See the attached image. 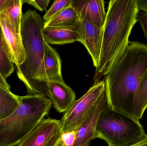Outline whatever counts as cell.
I'll list each match as a JSON object with an SVG mask.
<instances>
[{"label": "cell", "instance_id": "9a60e30c", "mask_svg": "<svg viewBox=\"0 0 147 146\" xmlns=\"http://www.w3.org/2000/svg\"><path fill=\"white\" fill-rule=\"evenodd\" d=\"M81 20L79 13L71 6L62 10L48 21L45 22L44 27L75 28Z\"/></svg>", "mask_w": 147, "mask_h": 146}, {"label": "cell", "instance_id": "603a6c76", "mask_svg": "<svg viewBox=\"0 0 147 146\" xmlns=\"http://www.w3.org/2000/svg\"><path fill=\"white\" fill-rule=\"evenodd\" d=\"M137 21L141 25L144 35L147 39V14L142 11H139L137 14Z\"/></svg>", "mask_w": 147, "mask_h": 146}, {"label": "cell", "instance_id": "9c48e42d", "mask_svg": "<svg viewBox=\"0 0 147 146\" xmlns=\"http://www.w3.org/2000/svg\"><path fill=\"white\" fill-rule=\"evenodd\" d=\"M77 28L83 38L82 44L88 51L96 68L102 49L103 29L83 20L77 24Z\"/></svg>", "mask_w": 147, "mask_h": 146}, {"label": "cell", "instance_id": "ffe728a7", "mask_svg": "<svg viewBox=\"0 0 147 146\" xmlns=\"http://www.w3.org/2000/svg\"><path fill=\"white\" fill-rule=\"evenodd\" d=\"M73 0H55L50 9L43 16L44 21H48L56 15L68 7L71 6Z\"/></svg>", "mask_w": 147, "mask_h": 146}, {"label": "cell", "instance_id": "44dd1931", "mask_svg": "<svg viewBox=\"0 0 147 146\" xmlns=\"http://www.w3.org/2000/svg\"><path fill=\"white\" fill-rule=\"evenodd\" d=\"M76 130L63 133L58 146H73L76 140Z\"/></svg>", "mask_w": 147, "mask_h": 146}, {"label": "cell", "instance_id": "2e32d148", "mask_svg": "<svg viewBox=\"0 0 147 146\" xmlns=\"http://www.w3.org/2000/svg\"><path fill=\"white\" fill-rule=\"evenodd\" d=\"M22 0H7L1 12L3 13L17 32L21 33Z\"/></svg>", "mask_w": 147, "mask_h": 146}, {"label": "cell", "instance_id": "d6986e66", "mask_svg": "<svg viewBox=\"0 0 147 146\" xmlns=\"http://www.w3.org/2000/svg\"><path fill=\"white\" fill-rule=\"evenodd\" d=\"M14 68L13 63L9 60L3 49L0 26V73L6 79L13 73Z\"/></svg>", "mask_w": 147, "mask_h": 146}, {"label": "cell", "instance_id": "277c9868", "mask_svg": "<svg viewBox=\"0 0 147 146\" xmlns=\"http://www.w3.org/2000/svg\"><path fill=\"white\" fill-rule=\"evenodd\" d=\"M52 104L45 95L20 96L19 107L0 120V146H18L45 120Z\"/></svg>", "mask_w": 147, "mask_h": 146}, {"label": "cell", "instance_id": "30bf717a", "mask_svg": "<svg viewBox=\"0 0 147 146\" xmlns=\"http://www.w3.org/2000/svg\"><path fill=\"white\" fill-rule=\"evenodd\" d=\"M71 6L79 13L81 20L91 22L100 28L106 17L103 0H73Z\"/></svg>", "mask_w": 147, "mask_h": 146}, {"label": "cell", "instance_id": "5b68a950", "mask_svg": "<svg viewBox=\"0 0 147 146\" xmlns=\"http://www.w3.org/2000/svg\"><path fill=\"white\" fill-rule=\"evenodd\" d=\"M147 135L140 121L107 106L99 116L96 138L109 146H125L138 142Z\"/></svg>", "mask_w": 147, "mask_h": 146}, {"label": "cell", "instance_id": "7402d4cb", "mask_svg": "<svg viewBox=\"0 0 147 146\" xmlns=\"http://www.w3.org/2000/svg\"><path fill=\"white\" fill-rule=\"evenodd\" d=\"M23 3H26L40 11L46 10L50 1L49 0H22Z\"/></svg>", "mask_w": 147, "mask_h": 146}, {"label": "cell", "instance_id": "5bb4252c", "mask_svg": "<svg viewBox=\"0 0 147 146\" xmlns=\"http://www.w3.org/2000/svg\"><path fill=\"white\" fill-rule=\"evenodd\" d=\"M44 65L48 81L64 82L62 74V61L55 49L44 41Z\"/></svg>", "mask_w": 147, "mask_h": 146}, {"label": "cell", "instance_id": "8992f818", "mask_svg": "<svg viewBox=\"0 0 147 146\" xmlns=\"http://www.w3.org/2000/svg\"><path fill=\"white\" fill-rule=\"evenodd\" d=\"M105 93V80L96 81L85 94L75 100L60 120L63 133L76 131L91 115Z\"/></svg>", "mask_w": 147, "mask_h": 146}, {"label": "cell", "instance_id": "3957f363", "mask_svg": "<svg viewBox=\"0 0 147 146\" xmlns=\"http://www.w3.org/2000/svg\"><path fill=\"white\" fill-rule=\"evenodd\" d=\"M43 18L35 10L28 9L22 16L21 36L26 52L25 61L17 67V75L26 86L28 95L47 96L48 83L44 65Z\"/></svg>", "mask_w": 147, "mask_h": 146}, {"label": "cell", "instance_id": "52a82bcc", "mask_svg": "<svg viewBox=\"0 0 147 146\" xmlns=\"http://www.w3.org/2000/svg\"><path fill=\"white\" fill-rule=\"evenodd\" d=\"M62 133L60 120L45 119L18 146H58Z\"/></svg>", "mask_w": 147, "mask_h": 146}, {"label": "cell", "instance_id": "ba28073f", "mask_svg": "<svg viewBox=\"0 0 147 146\" xmlns=\"http://www.w3.org/2000/svg\"><path fill=\"white\" fill-rule=\"evenodd\" d=\"M0 26L3 45L9 60L17 67L22 64L26 58L21 33L12 25L7 16L0 12Z\"/></svg>", "mask_w": 147, "mask_h": 146}, {"label": "cell", "instance_id": "ac0fdd59", "mask_svg": "<svg viewBox=\"0 0 147 146\" xmlns=\"http://www.w3.org/2000/svg\"><path fill=\"white\" fill-rule=\"evenodd\" d=\"M20 104V96L0 86V120L14 112Z\"/></svg>", "mask_w": 147, "mask_h": 146}, {"label": "cell", "instance_id": "7a4b0ae2", "mask_svg": "<svg viewBox=\"0 0 147 146\" xmlns=\"http://www.w3.org/2000/svg\"><path fill=\"white\" fill-rule=\"evenodd\" d=\"M136 0H111L104 25L102 49L96 74L106 75L129 45V39L137 21Z\"/></svg>", "mask_w": 147, "mask_h": 146}, {"label": "cell", "instance_id": "6da1fadb", "mask_svg": "<svg viewBox=\"0 0 147 146\" xmlns=\"http://www.w3.org/2000/svg\"><path fill=\"white\" fill-rule=\"evenodd\" d=\"M147 73V45L132 42L106 75L105 93L108 106L135 118L134 96L140 81Z\"/></svg>", "mask_w": 147, "mask_h": 146}, {"label": "cell", "instance_id": "e0dca14e", "mask_svg": "<svg viewBox=\"0 0 147 146\" xmlns=\"http://www.w3.org/2000/svg\"><path fill=\"white\" fill-rule=\"evenodd\" d=\"M147 108V73L142 78L134 96L133 114L137 120L142 118Z\"/></svg>", "mask_w": 147, "mask_h": 146}, {"label": "cell", "instance_id": "4316f807", "mask_svg": "<svg viewBox=\"0 0 147 146\" xmlns=\"http://www.w3.org/2000/svg\"><path fill=\"white\" fill-rule=\"evenodd\" d=\"M7 0H0V12H1V9L3 5L5 3V2Z\"/></svg>", "mask_w": 147, "mask_h": 146}, {"label": "cell", "instance_id": "d4e9b609", "mask_svg": "<svg viewBox=\"0 0 147 146\" xmlns=\"http://www.w3.org/2000/svg\"><path fill=\"white\" fill-rule=\"evenodd\" d=\"M0 86L4 88L10 90V86L7 82V80L3 78V76L0 73Z\"/></svg>", "mask_w": 147, "mask_h": 146}, {"label": "cell", "instance_id": "484cf974", "mask_svg": "<svg viewBox=\"0 0 147 146\" xmlns=\"http://www.w3.org/2000/svg\"><path fill=\"white\" fill-rule=\"evenodd\" d=\"M125 146H147V136L138 142Z\"/></svg>", "mask_w": 147, "mask_h": 146}, {"label": "cell", "instance_id": "7c38bea8", "mask_svg": "<svg viewBox=\"0 0 147 146\" xmlns=\"http://www.w3.org/2000/svg\"><path fill=\"white\" fill-rule=\"evenodd\" d=\"M47 97L59 113H65L75 102L76 94L65 82L49 81Z\"/></svg>", "mask_w": 147, "mask_h": 146}, {"label": "cell", "instance_id": "4fadbf2b", "mask_svg": "<svg viewBox=\"0 0 147 146\" xmlns=\"http://www.w3.org/2000/svg\"><path fill=\"white\" fill-rule=\"evenodd\" d=\"M42 33L44 40L49 44L63 45L75 41L83 43L82 36L76 26L74 28L44 27Z\"/></svg>", "mask_w": 147, "mask_h": 146}, {"label": "cell", "instance_id": "8fae6325", "mask_svg": "<svg viewBox=\"0 0 147 146\" xmlns=\"http://www.w3.org/2000/svg\"><path fill=\"white\" fill-rule=\"evenodd\" d=\"M107 106L105 93L91 115L76 130V140L73 146H89L92 140L96 139V129L98 120L102 111Z\"/></svg>", "mask_w": 147, "mask_h": 146}, {"label": "cell", "instance_id": "cb8c5ba5", "mask_svg": "<svg viewBox=\"0 0 147 146\" xmlns=\"http://www.w3.org/2000/svg\"><path fill=\"white\" fill-rule=\"evenodd\" d=\"M139 11H142L147 14V0H136Z\"/></svg>", "mask_w": 147, "mask_h": 146}]
</instances>
